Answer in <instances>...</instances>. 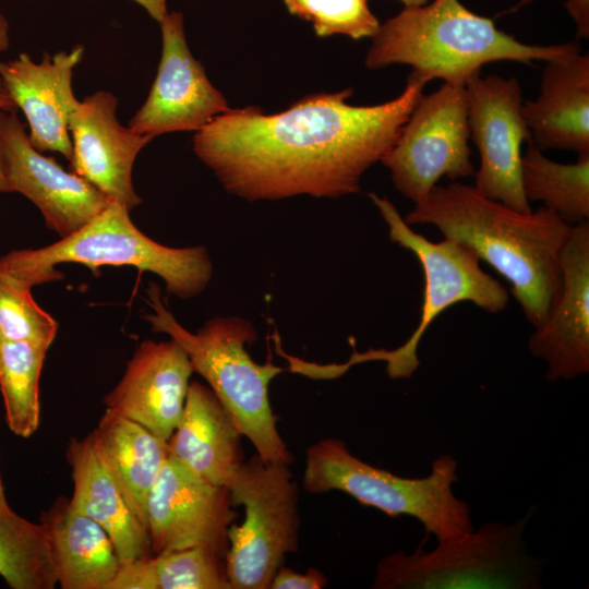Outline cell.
Segmentation results:
<instances>
[{
    "mask_svg": "<svg viewBox=\"0 0 589 589\" xmlns=\"http://www.w3.org/2000/svg\"><path fill=\"white\" fill-rule=\"evenodd\" d=\"M429 82L411 71L396 98L373 106L349 104L346 88L310 94L277 113L230 108L195 132L193 151L225 190L250 202L353 194L393 148Z\"/></svg>",
    "mask_w": 589,
    "mask_h": 589,
    "instance_id": "cell-1",
    "label": "cell"
},
{
    "mask_svg": "<svg viewBox=\"0 0 589 589\" xmlns=\"http://www.w3.org/2000/svg\"><path fill=\"white\" fill-rule=\"evenodd\" d=\"M404 220L434 226L470 248L509 283L527 321L544 322L562 288L560 255L572 229L555 213L544 206L519 212L452 181L414 203Z\"/></svg>",
    "mask_w": 589,
    "mask_h": 589,
    "instance_id": "cell-2",
    "label": "cell"
},
{
    "mask_svg": "<svg viewBox=\"0 0 589 589\" xmlns=\"http://www.w3.org/2000/svg\"><path fill=\"white\" fill-rule=\"evenodd\" d=\"M580 50L576 43L537 46L498 29L491 19L468 10L459 0H432L405 8L380 25L365 56V67L377 70L407 64L430 81L464 83L494 61L533 67Z\"/></svg>",
    "mask_w": 589,
    "mask_h": 589,
    "instance_id": "cell-3",
    "label": "cell"
},
{
    "mask_svg": "<svg viewBox=\"0 0 589 589\" xmlns=\"http://www.w3.org/2000/svg\"><path fill=\"white\" fill-rule=\"evenodd\" d=\"M147 297L152 312L145 320L152 329L184 349L194 372L206 380L256 454L266 462L290 465L293 457L277 429L268 395L272 380L284 369L251 358L245 345L257 339L252 323L238 316L216 317L191 333L166 308L156 284L149 285Z\"/></svg>",
    "mask_w": 589,
    "mask_h": 589,
    "instance_id": "cell-4",
    "label": "cell"
},
{
    "mask_svg": "<svg viewBox=\"0 0 589 589\" xmlns=\"http://www.w3.org/2000/svg\"><path fill=\"white\" fill-rule=\"evenodd\" d=\"M60 263H79L91 269L100 266H133L159 276L169 294L190 299L200 294L213 276L205 247L170 248L144 235L132 223L129 211L110 201L88 224L40 248L13 250L0 257V268L33 288L61 279Z\"/></svg>",
    "mask_w": 589,
    "mask_h": 589,
    "instance_id": "cell-5",
    "label": "cell"
},
{
    "mask_svg": "<svg viewBox=\"0 0 589 589\" xmlns=\"http://www.w3.org/2000/svg\"><path fill=\"white\" fill-rule=\"evenodd\" d=\"M457 480V461L450 455L438 456L424 478H404L361 460L333 437L308 447L302 478L311 494L337 490L390 517H413L437 541L473 529L469 505L453 492Z\"/></svg>",
    "mask_w": 589,
    "mask_h": 589,
    "instance_id": "cell-6",
    "label": "cell"
},
{
    "mask_svg": "<svg viewBox=\"0 0 589 589\" xmlns=\"http://www.w3.org/2000/svg\"><path fill=\"white\" fill-rule=\"evenodd\" d=\"M531 514L510 524L486 522L478 530L437 541L424 551L402 550L383 557L374 589H534L540 561L530 556L524 531Z\"/></svg>",
    "mask_w": 589,
    "mask_h": 589,
    "instance_id": "cell-7",
    "label": "cell"
},
{
    "mask_svg": "<svg viewBox=\"0 0 589 589\" xmlns=\"http://www.w3.org/2000/svg\"><path fill=\"white\" fill-rule=\"evenodd\" d=\"M370 200L388 228L393 243L411 252L424 276V291L418 326L410 337L394 350H369L364 361L387 363L392 378L409 377L420 365L418 347L433 321L449 306L471 302L489 313H500L508 304L506 288L480 267L477 254L467 245L444 238L433 242L414 231L386 197L370 192Z\"/></svg>",
    "mask_w": 589,
    "mask_h": 589,
    "instance_id": "cell-8",
    "label": "cell"
},
{
    "mask_svg": "<svg viewBox=\"0 0 589 589\" xmlns=\"http://www.w3.org/2000/svg\"><path fill=\"white\" fill-rule=\"evenodd\" d=\"M233 506L244 507L241 525L228 529L225 569L232 589H269L287 554L299 544V488L289 465L243 460L228 484Z\"/></svg>",
    "mask_w": 589,
    "mask_h": 589,
    "instance_id": "cell-9",
    "label": "cell"
},
{
    "mask_svg": "<svg viewBox=\"0 0 589 589\" xmlns=\"http://www.w3.org/2000/svg\"><path fill=\"white\" fill-rule=\"evenodd\" d=\"M469 141L466 84L444 82L420 97L381 163L397 191L417 203L442 177L457 181L474 175Z\"/></svg>",
    "mask_w": 589,
    "mask_h": 589,
    "instance_id": "cell-10",
    "label": "cell"
},
{
    "mask_svg": "<svg viewBox=\"0 0 589 589\" xmlns=\"http://www.w3.org/2000/svg\"><path fill=\"white\" fill-rule=\"evenodd\" d=\"M466 91L469 139L480 158L473 187L514 209L531 212L520 179L521 145L531 137L518 80L479 73L466 82Z\"/></svg>",
    "mask_w": 589,
    "mask_h": 589,
    "instance_id": "cell-11",
    "label": "cell"
},
{
    "mask_svg": "<svg viewBox=\"0 0 589 589\" xmlns=\"http://www.w3.org/2000/svg\"><path fill=\"white\" fill-rule=\"evenodd\" d=\"M232 506L227 486L215 485L168 457L147 502L153 554L201 546L225 560L228 529L237 517Z\"/></svg>",
    "mask_w": 589,
    "mask_h": 589,
    "instance_id": "cell-12",
    "label": "cell"
},
{
    "mask_svg": "<svg viewBox=\"0 0 589 589\" xmlns=\"http://www.w3.org/2000/svg\"><path fill=\"white\" fill-rule=\"evenodd\" d=\"M159 25L161 56L157 74L146 100L129 122L132 130L153 139L170 132H196L230 109L189 49L183 14L168 12Z\"/></svg>",
    "mask_w": 589,
    "mask_h": 589,
    "instance_id": "cell-13",
    "label": "cell"
},
{
    "mask_svg": "<svg viewBox=\"0 0 589 589\" xmlns=\"http://www.w3.org/2000/svg\"><path fill=\"white\" fill-rule=\"evenodd\" d=\"M0 141L10 192L28 199L61 238L88 224L110 203L89 181L37 151L16 111H0Z\"/></svg>",
    "mask_w": 589,
    "mask_h": 589,
    "instance_id": "cell-14",
    "label": "cell"
},
{
    "mask_svg": "<svg viewBox=\"0 0 589 589\" xmlns=\"http://www.w3.org/2000/svg\"><path fill=\"white\" fill-rule=\"evenodd\" d=\"M117 97L97 91L79 100L69 118L72 171L129 212L141 204L132 183L136 156L153 137L122 125L116 115Z\"/></svg>",
    "mask_w": 589,
    "mask_h": 589,
    "instance_id": "cell-15",
    "label": "cell"
},
{
    "mask_svg": "<svg viewBox=\"0 0 589 589\" xmlns=\"http://www.w3.org/2000/svg\"><path fill=\"white\" fill-rule=\"evenodd\" d=\"M562 288L528 347L546 364L550 382L589 372V221L572 226L561 251Z\"/></svg>",
    "mask_w": 589,
    "mask_h": 589,
    "instance_id": "cell-16",
    "label": "cell"
},
{
    "mask_svg": "<svg viewBox=\"0 0 589 589\" xmlns=\"http://www.w3.org/2000/svg\"><path fill=\"white\" fill-rule=\"evenodd\" d=\"M193 372L188 353L173 339L144 340L104 405L168 441L182 416Z\"/></svg>",
    "mask_w": 589,
    "mask_h": 589,
    "instance_id": "cell-17",
    "label": "cell"
},
{
    "mask_svg": "<svg viewBox=\"0 0 589 589\" xmlns=\"http://www.w3.org/2000/svg\"><path fill=\"white\" fill-rule=\"evenodd\" d=\"M84 51L76 45L70 51L45 55L40 62L25 52L0 62V77L24 113L32 145L41 153H60L69 161L73 154L69 118L79 101L72 77Z\"/></svg>",
    "mask_w": 589,
    "mask_h": 589,
    "instance_id": "cell-18",
    "label": "cell"
},
{
    "mask_svg": "<svg viewBox=\"0 0 589 589\" xmlns=\"http://www.w3.org/2000/svg\"><path fill=\"white\" fill-rule=\"evenodd\" d=\"M545 63L539 95L522 103L531 142L540 151L589 153V56L576 50Z\"/></svg>",
    "mask_w": 589,
    "mask_h": 589,
    "instance_id": "cell-19",
    "label": "cell"
},
{
    "mask_svg": "<svg viewBox=\"0 0 589 589\" xmlns=\"http://www.w3.org/2000/svg\"><path fill=\"white\" fill-rule=\"evenodd\" d=\"M242 436L211 387L192 381L180 421L168 440L169 457L204 480L228 488L243 462Z\"/></svg>",
    "mask_w": 589,
    "mask_h": 589,
    "instance_id": "cell-20",
    "label": "cell"
},
{
    "mask_svg": "<svg viewBox=\"0 0 589 589\" xmlns=\"http://www.w3.org/2000/svg\"><path fill=\"white\" fill-rule=\"evenodd\" d=\"M65 457L73 481V508L107 532L122 564L152 556L146 526L100 462L88 435L82 440L72 437Z\"/></svg>",
    "mask_w": 589,
    "mask_h": 589,
    "instance_id": "cell-21",
    "label": "cell"
},
{
    "mask_svg": "<svg viewBox=\"0 0 589 589\" xmlns=\"http://www.w3.org/2000/svg\"><path fill=\"white\" fill-rule=\"evenodd\" d=\"M61 589H108L122 563L107 532L59 496L40 516Z\"/></svg>",
    "mask_w": 589,
    "mask_h": 589,
    "instance_id": "cell-22",
    "label": "cell"
},
{
    "mask_svg": "<svg viewBox=\"0 0 589 589\" xmlns=\"http://www.w3.org/2000/svg\"><path fill=\"white\" fill-rule=\"evenodd\" d=\"M88 437L100 462L147 528L148 496L169 457L168 441L107 409Z\"/></svg>",
    "mask_w": 589,
    "mask_h": 589,
    "instance_id": "cell-23",
    "label": "cell"
},
{
    "mask_svg": "<svg viewBox=\"0 0 589 589\" xmlns=\"http://www.w3.org/2000/svg\"><path fill=\"white\" fill-rule=\"evenodd\" d=\"M108 589H232L225 560L201 546L122 564Z\"/></svg>",
    "mask_w": 589,
    "mask_h": 589,
    "instance_id": "cell-24",
    "label": "cell"
},
{
    "mask_svg": "<svg viewBox=\"0 0 589 589\" xmlns=\"http://www.w3.org/2000/svg\"><path fill=\"white\" fill-rule=\"evenodd\" d=\"M520 179L528 202H542L569 225L589 218V153L561 164L543 155L531 141L521 156Z\"/></svg>",
    "mask_w": 589,
    "mask_h": 589,
    "instance_id": "cell-25",
    "label": "cell"
},
{
    "mask_svg": "<svg viewBox=\"0 0 589 589\" xmlns=\"http://www.w3.org/2000/svg\"><path fill=\"white\" fill-rule=\"evenodd\" d=\"M0 576L11 589H53L55 558L45 526L0 505Z\"/></svg>",
    "mask_w": 589,
    "mask_h": 589,
    "instance_id": "cell-26",
    "label": "cell"
},
{
    "mask_svg": "<svg viewBox=\"0 0 589 589\" xmlns=\"http://www.w3.org/2000/svg\"><path fill=\"white\" fill-rule=\"evenodd\" d=\"M48 347L0 338V392L5 421L16 436L31 437L40 422L39 381Z\"/></svg>",
    "mask_w": 589,
    "mask_h": 589,
    "instance_id": "cell-27",
    "label": "cell"
},
{
    "mask_svg": "<svg viewBox=\"0 0 589 589\" xmlns=\"http://www.w3.org/2000/svg\"><path fill=\"white\" fill-rule=\"evenodd\" d=\"M31 290L0 268V338L49 348L58 323L37 304Z\"/></svg>",
    "mask_w": 589,
    "mask_h": 589,
    "instance_id": "cell-28",
    "label": "cell"
},
{
    "mask_svg": "<svg viewBox=\"0 0 589 589\" xmlns=\"http://www.w3.org/2000/svg\"><path fill=\"white\" fill-rule=\"evenodd\" d=\"M288 12L313 25L317 36L346 35L354 40L373 37L380 22L368 0H284Z\"/></svg>",
    "mask_w": 589,
    "mask_h": 589,
    "instance_id": "cell-29",
    "label": "cell"
},
{
    "mask_svg": "<svg viewBox=\"0 0 589 589\" xmlns=\"http://www.w3.org/2000/svg\"><path fill=\"white\" fill-rule=\"evenodd\" d=\"M328 579L316 568H309L304 574L281 565L274 575L269 589H322Z\"/></svg>",
    "mask_w": 589,
    "mask_h": 589,
    "instance_id": "cell-30",
    "label": "cell"
},
{
    "mask_svg": "<svg viewBox=\"0 0 589 589\" xmlns=\"http://www.w3.org/2000/svg\"><path fill=\"white\" fill-rule=\"evenodd\" d=\"M566 9L577 25V37H589L588 0H568Z\"/></svg>",
    "mask_w": 589,
    "mask_h": 589,
    "instance_id": "cell-31",
    "label": "cell"
},
{
    "mask_svg": "<svg viewBox=\"0 0 589 589\" xmlns=\"http://www.w3.org/2000/svg\"><path fill=\"white\" fill-rule=\"evenodd\" d=\"M153 17L160 23L168 14L166 0H133Z\"/></svg>",
    "mask_w": 589,
    "mask_h": 589,
    "instance_id": "cell-32",
    "label": "cell"
},
{
    "mask_svg": "<svg viewBox=\"0 0 589 589\" xmlns=\"http://www.w3.org/2000/svg\"><path fill=\"white\" fill-rule=\"evenodd\" d=\"M16 106L0 77V111H16Z\"/></svg>",
    "mask_w": 589,
    "mask_h": 589,
    "instance_id": "cell-33",
    "label": "cell"
},
{
    "mask_svg": "<svg viewBox=\"0 0 589 589\" xmlns=\"http://www.w3.org/2000/svg\"><path fill=\"white\" fill-rule=\"evenodd\" d=\"M10 45L9 23L5 16L0 13V52L5 51Z\"/></svg>",
    "mask_w": 589,
    "mask_h": 589,
    "instance_id": "cell-34",
    "label": "cell"
},
{
    "mask_svg": "<svg viewBox=\"0 0 589 589\" xmlns=\"http://www.w3.org/2000/svg\"><path fill=\"white\" fill-rule=\"evenodd\" d=\"M10 192V187L5 173L4 156L0 141V193Z\"/></svg>",
    "mask_w": 589,
    "mask_h": 589,
    "instance_id": "cell-35",
    "label": "cell"
},
{
    "mask_svg": "<svg viewBox=\"0 0 589 589\" xmlns=\"http://www.w3.org/2000/svg\"><path fill=\"white\" fill-rule=\"evenodd\" d=\"M404 3L405 8H418L429 3V0H399Z\"/></svg>",
    "mask_w": 589,
    "mask_h": 589,
    "instance_id": "cell-36",
    "label": "cell"
},
{
    "mask_svg": "<svg viewBox=\"0 0 589 589\" xmlns=\"http://www.w3.org/2000/svg\"><path fill=\"white\" fill-rule=\"evenodd\" d=\"M0 505H2V506H8L9 505V503L7 501V497H5L4 488H3V484H2V481H1V477H0Z\"/></svg>",
    "mask_w": 589,
    "mask_h": 589,
    "instance_id": "cell-37",
    "label": "cell"
}]
</instances>
